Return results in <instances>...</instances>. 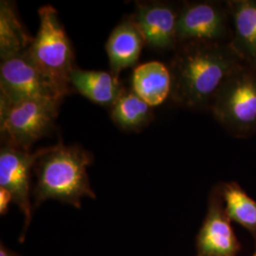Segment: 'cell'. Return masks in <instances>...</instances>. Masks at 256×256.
Returning <instances> with one entry per match:
<instances>
[{"label":"cell","mask_w":256,"mask_h":256,"mask_svg":"<svg viewBox=\"0 0 256 256\" xmlns=\"http://www.w3.org/2000/svg\"><path fill=\"white\" fill-rule=\"evenodd\" d=\"M144 46L137 23L131 14L126 16L114 28L106 43L110 72L119 77L124 70L135 66Z\"/></svg>","instance_id":"11"},{"label":"cell","mask_w":256,"mask_h":256,"mask_svg":"<svg viewBox=\"0 0 256 256\" xmlns=\"http://www.w3.org/2000/svg\"><path fill=\"white\" fill-rule=\"evenodd\" d=\"M34 37L19 18L16 3L0 1V58L1 61L21 54L28 50Z\"/></svg>","instance_id":"15"},{"label":"cell","mask_w":256,"mask_h":256,"mask_svg":"<svg viewBox=\"0 0 256 256\" xmlns=\"http://www.w3.org/2000/svg\"><path fill=\"white\" fill-rule=\"evenodd\" d=\"M46 149L48 147H44L34 152H28L5 144L0 149V188L10 192L14 202L25 218L24 230L19 238L20 242H23L32 218L30 174L37 160Z\"/></svg>","instance_id":"8"},{"label":"cell","mask_w":256,"mask_h":256,"mask_svg":"<svg viewBox=\"0 0 256 256\" xmlns=\"http://www.w3.org/2000/svg\"><path fill=\"white\" fill-rule=\"evenodd\" d=\"M0 256H20L14 252H12L5 247L2 243L0 245Z\"/></svg>","instance_id":"19"},{"label":"cell","mask_w":256,"mask_h":256,"mask_svg":"<svg viewBox=\"0 0 256 256\" xmlns=\"http://www.w3.org/2000/svg\"><path fill=\"white\" fill-rule=\"evenodd\" d=\"M242 66L229 42L180 45L169 66L172 76L170 97L184 108H210L222 84Z\"/></svg>","instance_id":"1"},{"label":"cell","mask_w":256,"mask_h":256,"mask_svg":"<svg viewBox=\"0 0 256 256\" xmlns=\"http://www.w3.org/2000/svg\"><path fill=\"white\" fill-rule=\"evenodd\" d=\"M230 16L226 2H183L176 23L178 45L191 42L226 43L230 36Z\"/></svg>","instance_id":"7"},{"label":"cell","mask_w":256,"mask_h":256,"mask_svg":"<svg viewBox=\"0 0 256 256\" xmlns=\"http://www.w3.org/2000/svg\"><path fill=\"white\" fill-rule=\"evenodd\" d=\"M62 102L37 99L0 108V132L4 144L30 151L36 142L54 128Z\"/></svg>","instance_id":"5"},{"label":"cell","mask_w":256,"mask_h":256,"mask_svg":"<svg viewBox=\"0 0 256 256\" xmlns=\"http://www.w3.org/2000/svg\"><path fill=\"white\" fill-rule=\"evenodd\" d=\"M10 202H14L10 192L4 188H0V214L2 216L8 212Z\"/></svg>","instance_id":"18"},{"label":"cell","mask_w":256,"mask_h":256,"mask_svg":"<svg viewBox=\"0 0 256 256\" xmlns=\"http://www.w3.org/2000/svg\"><path fill=\"white\" fill-rule=\"evenodd\" d=\"M110 117L124 131L140 132L154 119L152 106L132 90L124 88L118 100L110 108Z\"/></svg>","instance_id":"16"},{"label":"cell","mask_w":256,"mask_h":256,"mask_svg":"<svg viewBox=\"0 0 256 256\" xmlns=\"http://www.w3.org/2000/svg\"><path fill=\"white\" fill-rule=\"evenodd\" d=\"M216 120L236 138L256 133V70L242 66L230 76L210 104Z\"/></svg>","instance_id":"4"},{"label":"cell","mask_w":256,"mask_h":256,"mask_svg":"<svg viewBox=\"0 0 256 256\" xmlns=\"http://www.w3.org/2000/svg\"><path fill=\"white\" fill-rule=\"evenodd\" d=\"M230 220L245 227L256 238V202L234 182L218 184Z\"/></svg>","instance_id":"17"},{"label":"cell","mask_w":256,"mask_h":256,"mask_svg":"<svg viewBox=\"0 0 256 256\" xmlns=\"http://www.w3.org/2000/svg\"><path fill=\"white\" fill-rule=\"evenodd\" d=\"M226 3L232 26L230 46L243 64L256 70V0Z\"/></svg>","instance_id":"12"},{"label":"cell","mask_w":256,"mask_h":256,"mask_svg":"<svg viewBox=\"0 0 256 256\" xmlns=\"http://www.w3.org/2000/svg\"><path fill=\"white\" fill-rule=\"evenodd\" d=\"M40 25L28 50L34 64L68 95L74 90L70 76L77 68L72 41L60 20L57 10L50 5L38 10Z\"/></svg>","instance_id":"3"},{"label":"cell","mask_w":256,"mask_h":256,"mask_svg":"<svg viewBox=\"0 0 256 256\" xmlns=\"http://www.w3.org/2000/svg\"><path fill=\"white\" fill-rule=\"evenodd\" d=\"M254 256H256V254H254Z\"/></svg>","instance_id":"20"},{"label":"cell","mask_w":256,"mask_h":256,"mask_svg":"<svg viewBox=\"0 0 256 256\" xmlns=\"http://www.w3.org/2000/svg\"><path fill=\"white\" fill-rule=\"evenodd\" d=\"M92 162V153L79 144L64 146L59 142L48 147L34 168L37 178L32 192L34 209L48 200L81 209L82 198H96L86 170Z\"/></svg>","instance_id":"2"},{"label":"cell","mask_w":256,"mask_h":256,"mask_svg":"<svg viewBox=\"0 0 256 256\" xmlns=\"http://www.w3.org/2000/svg\"><path fill=\"white\" fill-rule=\"evenodd\" d=\"M172 76L169 66L151 61L135 68L132 74V90L150 106L162 104L171 95Z\"/></svg>","instance_id":"14"},{"label":"cell","mask_w":256,"mask_h":256,"mask_svg":"<svg viewBox=\"0 0 256 256\" xmlns=\"http://www.w3.org/2000/svg\"><path fill=\"white\" fill-rule=\"evenodd\" d=\"M70 84L92 102L111 108L124 90V86L112 72L76 68L70 76Z\"/></svg>","instance_id":"13"},{"label":"cell","mask_w":256,"mask_h":256,"mask_svg":"<svg viewBox=\"0 0 256 256\" xmlns=\"http://www.w3.org/2000/svg\"><path fill=\"white\" fill-rule=\"evenodd\" d=\"M180 5L167 1H137L131 14L144 38L146 46L156 52L178 48L176 23Z\"/></svg>","instance_id":"9"},{"label":"cell","mask_w":256,"mask_h":256,"mask_svg":"<svg viewBox=\"0 0 256 256\" xmlns=\"http://www.w3.org/2000/svg\"><path fill=\"white\" fill-rule=\"evenodd\" d=\"M198 256H236L240 248L218 185L210 192L206 218L200 230Z\"/></svg>","instance_id":"10"},{"label":"cell","mask_w":256,"mask_h":256,"mask_svg":"<svg viewBox=\"0 0 256 256\" xmlns=\"http://www.w3.org/2000/svg\"><path fill=\"white\" fill-rule=\"evenodd\" d=\"M68 95L34 64L28 50L1 62L0 108L37 99L63 101Z\"/></svg>","instance_id":"6"}]
</instances>
